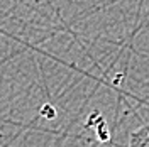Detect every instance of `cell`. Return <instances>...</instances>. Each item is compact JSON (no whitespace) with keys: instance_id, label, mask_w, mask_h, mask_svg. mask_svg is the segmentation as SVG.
Returning a JSON list of instances; mask_svg holds the SVG:
<instances>
[{"instance_id":"obj_1","label":"cell","mask_w":149,"mask_h":147,"mask_svg":"<svg viewBox=\"0 0 149 147\" xmlns=\"http://www.w3.org/2000/svg\"><path fill=\"white\" fill-rule=\"evenodd\" d=\"M127 147H149V123L141 125L130 134Z\"/></svg>"}]
</instances>
